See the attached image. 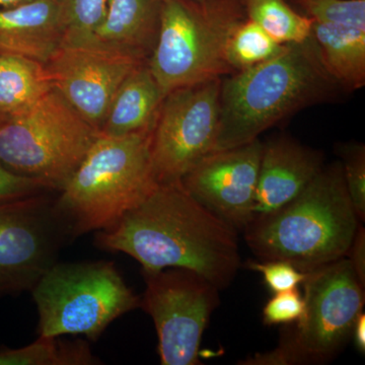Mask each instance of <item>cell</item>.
<instances>
[{"label":"cell","instance_id":"obj_24","mask_svg":"<svg viewBox=\"0 0 365 365\" xmlns=\"http://www.w3.org/2000/svg\"><path fill=\"white\" fill-rule=\"evenodd\" d=\"M292 2L313 21L365 29V0H292Z\"/></svg>","mask_w":365,"mask_h":365},{"label":"cell","instance_id":"obj_25","mask_svg":"<svg viewBox=\"0 0 365 365\" xmlns=\"http://www.w3.org/2000/svg\"><path fill=\"white\" fill-rule=\"evenodd\" d=\"M342 165L346 188L359 220L365 218V150L364 145H352L344 150Z\"/></svg>","mask_w":365,"mask_h":365},{"label":"cell","instance_id":"obj_13","mask_svg":"<svg viewBox=\"0 0 365 365\" xmlns=\"http://www.w3.org/2000/svg\"><path fill=\"white\" fill-rule=\"evenodd\" d=\"M262 151L260 139L213 151L182 178L181 184L204 207L244 232L254 217Z\"/></svg>","mask_w":365,"mask_h":365},{"label":"cell","instance_id":"obj_22","mask_svg":"<svg viewBox=\"0 0 365 365\" xmlns=\"http://www.w3.org/2000/svg\"><path fill=\"white\" fill-rule=\"evenodd\" d=\"M285 44H280L254 21L245 19L235 28L227 44V61L235 72L273 58L282 51Z\"/></svg>","mask_w":365,"mask_h":365},{"label":"cell","instance_id":"obj_20","mask_svg":"<svg viewBox=\"0 0 365 365\" xmlns=\"http://www.w3.org/2000/svg\"><path fill=\"white\" fill-rule=\"evenodd\" d=\"M101 364L86 341L44 337L18 349L0 347V365H93Z\"/></svg>","mask_w":365,"mask_h":365},{"label":"cell","instance_id":"obj_3","mask_svg":"<svg viewBox=\"0 0 365 365\" xmlns=\"http://www.w3.org/2000/svg\"><path fill=\"white\" fill-rule=\"evenodd\" d=\"M359 220L336 163L324 165L294 200L250 223L245 240L261 261L289 262L307 273L346 257Z\"/></svg>","mask_w":365,"mask_h":365},{"label":"cell","instance_id":"obj_2","mask_svg":"<svg viewBox=\"0 0 365 365\" xmlns=\"http://www.w3.org/2000/svg\"><path fill=\"white\" fill-rule=\"evenodd\" d=\"M340 88L324 66L313 36L285 44L273 58L222 78L215 150L259 139L299 110L329 100Z\"/></svg>","mask_w":365,"mask_h":365},{"label":"cell","instance_id":"obj_15","mask_svg":"<svg viewBox=\"0 0 365 365\" xmlns=\"http://www.w3.org/2000/svg\"><path fill=\"white\" fill-rule=\"evenodd\" d=\"M63 41L55 0H24L0 7V54L45 64Z\"/></svg>","mask_w":365,"mask_h":365},{"label":"cell","instance_id":"obj_21","mask_svg":"<svg viewBox=\"0 0 365 365\" xmlns=\"http://www.w3.org/2000/svg\"><path fill=\"white\" fill-rule=\"evenodd\" d=\"M247 19L280 44L302 43L312 35L313 20L297 13L288 0H242Z\"/></svg>","mask_w":365,"mask_h":365},{"label":"cell","instance_id":"obj_1","mask_svg":"<svg viewBox=\"0 0 365 365\" xmlns=\"http://www.w3.org/2000/svg\"><path fill=\"white\" fill-rule=\"evenodd\" d=\"M98 249L135 259L143 273L182 268L227 288L241 266L237 230L204 207L181 182L158 184L112 227L96 232Z\"/></svg>","mask_w":365,"mask_h":365},{"label":"cell","instance_id":"obj_4","mask_svg":"<svg viewBox=\"0 0 365 365\" xmlns=\"http://www.w3.org/2000/svg\"><path fill=\"white\" fill-rule=\"evenodd\" d=\"M151 132L98 134L83 162L55 198L71 241L112 227L158 186Z\"/></svg>","mask_w":365,"mask_h":365},{"label":"cell","instance_id":"obj_8","mask_svg":"<svg viewBox=\"0 0 365 365\" xmlns=\"http://www.w3.org/2000/svg\"><path fill=\"white\" fill-rule=\"evenodd\" d=\"M304 312L297 329L279 347L246 364H321L352 336L364 306V287L347 257L307 272Z\"/></svg>","mask_w":365,"mask_h":365},{"label":"cell","instance_id":"obj_10","mask_svg":"<svg viewBox=\"0 0 365 365\" xmlns=\"http://www.w3.org/2000/svg\"><path fill=\"white\" fill-rule=\"evenodd\" d=\"M52 193L0 202V294L31 292L72 242Z\"/></svg>","mask_w":365,"mask_h":365},{"label":"cell","instance_id":"obj_14","mask_svg":"<svg viewBox=\"0 0 365 365\" xmlns=\"http://www.w3.org/2000/svg\"><path fill=\"white\" fill-rule=\"evenodd\" d=\"M323 167L321 153L292 139L263 143L253 220L294 200Z\"/></svg>","mask_w":365,"mask_h":365},{"label":"cell","instance_id":"obj_28","mask_svg":"<svg viewBox=\"0 0 365 365\" xmlns=\"http://www.w3.org/2000/svg\"><path fill=\"white\" fill-rule=\"evenodd\" d=\"M55 192L44 182L14 174L0 162V202Z\"/></svg>","mask_w":365,"mask_h":365},{"label":"cell","instance_id":"obj_5","mask_svg":"<svg viewBox=\"0 0 365 365\" xmlns=\"http://www.w3.org/2000/svg\"><path fill=\"white\" fill-rule=\"evenodd\" d=\"M245 19L242 0H163L148 64L163 93L234 73L227 44Z\"/></svg>","mask_w":365,"mask_h":365},{"label":"cell","instance_id":"obj_7","mask_svg":"<svg viewBox=\"0 0 365 365\" xmlns=\"http://www.w3.org/2000/svg\"><path fill=\"white\" fill-rule=\"evenodd\" d=\"M44 337L97 341L115 319L140 307L112 261H57L31 290Z\"/></svg>","mask_w":365,"mask_h":365},{"label":"cell","instance_id":"obj_32","mask_svg":"<svg viewBox=\"0 0 365 365\" xmlns=\"http://www.w3.org/2000/svg\"><path fill=\"white\" fill-rule=\"evenodd\" d=\"M197 1L202 2V1H204V0H197Z\"/></svg>","mask_w":365,"mask_h":365},{"label":"cell","instance_id":"obj_17","mask_svg":"<svg viewBox=\"0 0 365 365\" xmlns=\"http://www.w3.org/2000/svg\"><path fill=\"white\" fill-rule=\"evenodd\" d=\"M165 97L148 62L139 64L118 88L100 133L123 136L153 132Z\"/></svg>","mask_w":365,"mask_h":365},{"label":"cell","instance_id":"obj_29","mask_svg":"<svg viewBox=\"0 0 365 365\" xmlns=\"http://www.w3.org/2000/svg\"><path fill=\"white\" fill-rule=\"evenodd\" d=\"M346 257L349 259L360 282L365 287V232L360 225Z\"/></svg>","mask_w":365,"mask_h":365},{"label":"cell","instance_id":"obj_27","mask_svg":"<svg viewBox=\"0 0 365 365\" xmlns=\"http://www.w3.org/2000/svg\"><path fill=\"white\" fill-rule=\"evenodd\" d=\"M304 312V297L299 290L274 294L263 309V319L266 325H285L297 323Z\"/></svg>","mask_w":365,"mask_h":365},{"label":"cell","instance_id":"obj_16","mask_svg":"<svg viewBox=\"0 0 365 365\" xmlns=\"http://www.w3.org/2000/svg\"><path fill=\"white\" fill-rule=\"evenodd\" d=\"M162 1L108 0L105 19L95 33V41L148 61L157 44Z\"/></svg>","mask_w":365,"mask_h":365},{"label":"cell","instance_id":"obj_12","mask_svg":"<svg viewBox=\"0 0 365 365\" xmlns=\"http://www.w3.org/2000/svg\"><path fill=\"white\" fill-rule=\"evenodd\" d=\"M141 60L101 44H61L44 64L52 86L98 132L118 88Z\"/></svg>","mask_w":365,"mask_h":365},{"label":"cell","instance_id":"obj_23","mask_svg":"<svg viewBox=\"0 0 365 365\" xmlns=\"http://www.w3.org/2000/svg\"><path fill=\"white\" fill-rule=\"evenodd\" d=\"M108 0H55L63 31L62 44H81L95 41L102 25Z\"/></svg>","mask_w":365,"mask_h":365},{"label":"cell","instance_id":"obj_9","mask_svg":"<svg viewBox=\"0 0 365 365\" xmlns=\"http://www.w3.org/2000/svg\"><path fill=\"white\" fill-rule=\"evenodd\" d=\"M220 85L222 78H216L165 95L150 140L151 165L158 184L181 182L215 150Z\"/></svg>","mask_w":365,"mask_h":365},{"label":"cell","instance_id":"obj_18","mask_svg":"<svg viewBox=\"0 0 365 365\" xmlns=\"http://www.w3.org/2000/svg\"><path fill=\"white\" fill-rule=\"evenodd\" d=\"M312 36L324 66L341 88L355 91L365 85V29L313 21Z\"/></svg>","mask_w":365,"mask_h":365},{"label":"cell","instance_id":"obj_26","mask_svg":"<svg viewBox=\"0 0 365 365\" xmlns=\"http://www.w3.org/2000/svg\"><path fill=\"white\" fill-rule=\"evenodd\" d=\"M249 267L263 275L264 281L273 294L297 289L306 280L307 274L282 260L250 262Z\"/></svg>","mask_w":365,"mask_h":365},{"label":"cell","instance_id":"obj_30","mask_svg":"<svg viewBox=\"0 0 365 365\" xmlns=\"http://www.w3.org/2000/svg\"><path fill=\"white\" fill-rule=\"evenodd\" d=\"M353 339L360 353L365 352V314L361 313L357 317L352 331Z\"/></svg>","mask_w":365,"mask_h":365},{"label":"cell","instance_id":"obj_11","mask_svg":"<svg viewBox=\"0 0 365 365\" xmlns=\"http://www.w3.org/2000/svg\"><path fill=\"white\" fill-rule=\"evenodd\" d=\"M140 307L155 323L163 365L199 364L204 331L217 307L218 289L202 276L182 268L143 273Z\"/></svg>","mask_w":365,"mask_h":365},{"label":"cell","instance_id":"obj_19","mask_svg":"<svg viewBox=\"0 0 365 365\" xmlns=\"http://www.w3.org/2000/svg\"><path fill=\"white\" fill-rule=\"evenodd\" d=\"M51 88L44 64L18 55L0 54V114L21 111Z\"/></svg>","mask_w":365,"mask_h":365},{"label":"cell","instance_id":"obj_6","mask_svg":"<svg viewBox=\"0 0 365 365\" xmlns=\"http://www.w3.org/2000/svg\"><path fill=\"white\" fill-rule=\"evenodd\" d=\"M98 134L53 88L28 108L0 114V162L59 192Z\"/></svg>","mask_w":365,"mask_h":365},{"label":"cell","instance_id":"obj_31","mask_svg":"<svg viewBox=\"0 0 365 365\" xmlns=\"http://www.w3.org/2000/svg\"><path fill=\"white\" fill-rule=\"evenodd\" d=\"M24 0H0V7L14 6Z\"/></svg>","mask_w":365,"mask_h":365}]
</instances>
